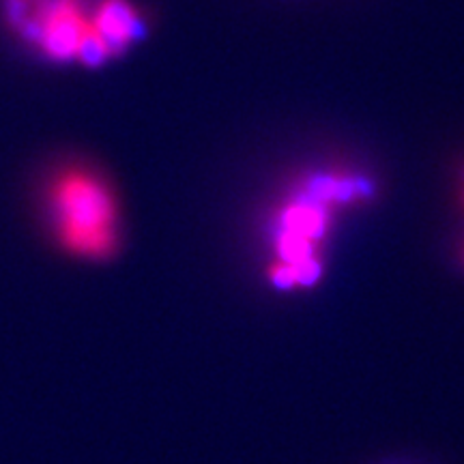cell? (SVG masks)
<instances>
[{"mask_svg": "<svg viewBox=\"0 0 464 464\" xmlns=\"http://www.w3.org/2000/svg\"><path fill=\"white\" fill-rule=\"evenodd\" d=\"M44 198L52 235L67 256L102 263L119 252V196L102 172L84 164L58 168Z\"/></svg>", "mask_w": 464, "mask_h": 464, "instance_id": "obj_1", "label": "cell"}, {"mask_svg": "<svg viewBox=\"0 0 464 464\" xmlns=\"http://www.w3.org/2000/svg\"><path fill=\"white\" fill-rule=\"evenodd\" d=\"M17 34L56 63L100 67L110 61L108 48L92 28L86 0H33L31 14Z\"/></svg>", "mask_w": 464, "mask_h": 464, "instance_id": "obj_2", "label": "cell"}, {"mask_svg": "<svg viewBox=\"0 0 464 464\" xmlns=\"http://www.w3.org/2000/svg\"><path fill=\"white\" fill-rule=\"evenodd\" d=\"M91 22L110 58L125 52L144 33L140 11L130 0H100L91 9Z\"/></svg>", "mask_w": 464, "mask_h": 464, "instance_id": "obj_3", "label": "cell"}]
</instances>
